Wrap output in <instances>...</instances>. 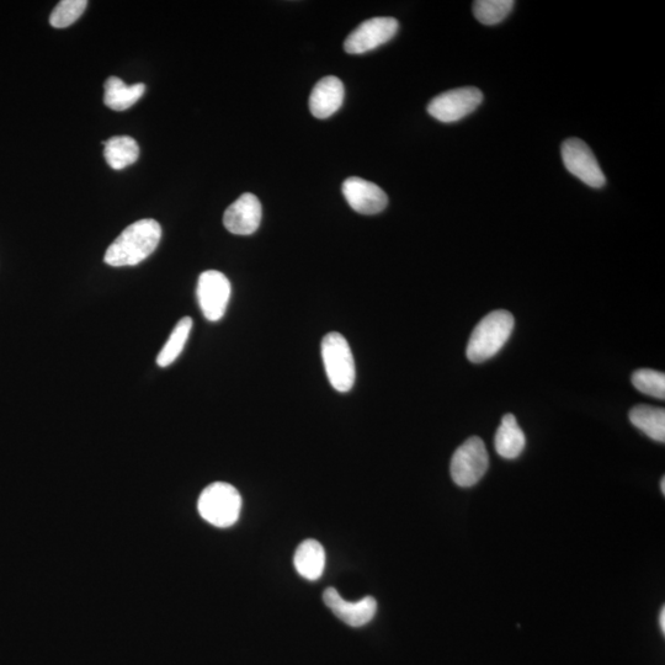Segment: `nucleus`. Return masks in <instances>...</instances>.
Segmentation results:
<instances>
[{
  "mask_svg": "<svg viewBox=\"0 0 665 665\" xmlns=\"http://www.w3.org/2000/svg\"><path fill=\"white\" fill-rule=\"evenodd\" d=\"M161 238L162 227L156 220L132 223L106 250L105 263L115 268L140 264L157 249Z\"/></svg>",
  "mask_w": 665,
  "mask_h": 665,
  "instance_id": "obj_1",
  "label": "nucleus"
},
{
  "mask_svg": "<svg viewBox=\"0 0 665 665\" xmlns=\"http://www.w3.org/2000/svg\"><path fill=\"white\" fill-rule=\"evenodd\" d=\"M514 324V317L508 311L489 313L473 329L467 345L468 360L480 364L496 356L507 344L513 333Z\"/></svg>",
  "mask_w": 665,
  "mask_h": 665,
  "instance_id": "obj_2",
  "label": "nucleus"
},
{
  "mask_svg": "<svg viewBox=\"0 0 665 665\" xmlns=\"http://www.w3.org/2000/svg\"><path fill=\"white\" fill-rule=\"evenodd\" d=\"M201 518L216 528H230L237 523L242 510V497L232 484L215 482L200 494Z\"/></svg>",
  "mask_w": 665,
  "mask_h": 665,
  "instance_id": "obj_3",
  "label": "nucleus"
},
{
  "mask_svg": "<svg viewBox=\"0 0 665 665\" xmlns=\"http://www.w3.org/2000/svg\"><path fill=\"white\" fill-rule=\"evenodd\" d=\"M322 359L334 390L349 392L354 387L356 370L348 340L340 333H328L322 342Z\"/></svg>",
  "mask_w": 665,
  "mask_h": 665,
  "instance_id": "obj_4",
  "label": "nucleus"
},
{
  "mask_svg": "<svg viewBox=\"0 0 665 665\" xmlns=\"http://www.w3.org/2000/svg\"><path fill=\"white\" fill-rule=\"evenodd\" d=\"M489 467V455L478 436L465 441L452 456L450 472L457 486L468 488L480 482Z\"/></svg>",
  "mask_w": 665,
  "mask_h": 665,
  "instance_id": "obj_5",
  "label": "nucleus"
},
{
  "mask_svg": "<svg viewBox=\"0 0 665 665\" xmlns=\"http://www.w3.org/2000/svg\"><path fill=\"white\" fill-rule=\"evenodd\" d=\"M231 292L230 280L221 271L207 270L200 275L196 296L207 321L217 322L226 315Z\"/></svg>",
  "mask_w": 665,
  "mask_h": 665,
  "instance_id": "obj_6",
  "label": "nucleus"
},
{
  "mask_svg": "<svg viewBox=\"0 0 665 665\" xmlns=\"http://www.w3.org/2000/svg\"><path fill=\"white\" fill-rule=\"evenodd\" d=\"M482 101L483 94L480 89L466 87L449 90L430 101L428 113L435 120L451 124L472 114Z\"/></svg>",
  "mask_w": 665,
  "mask_h": 665,
  "instance_id": "obj_7",
  "label": "nucleus"
},
{
  "mask_svg": "<svg viewBox=\"0 0 665 665\" xmlns=\"http://www.w3.org/2000/svg\"><path fill=\"white\" fill-rule=\"evenodd\" d=\"M561 151L563 163L569 173L592 188H603L606 183L605 175L587 143L578 138H569L563 143Z\"/></svg>",
  "mask_w": 665,
  "mask_h": 665,
  "instance_id": "obj_8",
  "label": "nucleus"
},
{
  "mask_svg": "<svg viewBox=\"0 0 665 665\" xmlns=\"http://www.w3.org/2000/svg\"><path fill=\"white\" fill-rule=\"evenodd\" d=\"M399 28L395 18L380 17L364 21L344 42V49L351 55H361L377 49L396 36Z\"/></svg>",
  "mask_w": 665,
  "mask_h": 665,
  "instance_id": "obj_9",
  "label": "nucleus"
},
{
  "mask_svg": "<svg viewBox=\"0 0 665 665\" xmlns=\"http://www.w3.org/2000/svg\"><path fill=\"white\" fill-rule=\"evenodd\" d=\"M345 200L359 214L376 215L386 209L388 198L379 185L361 178H349L342 186Z\"/></svg>",
  "mask_w": 665,
  "mask_h": 665,
  "instance_id": "obj_10",
  "label": "nucleus"
},
{
  "mask_svg": "<svg viewBox=\"0 0 665 665\" xmlns=\"http://www.w3.org/2000/svg\"><path fill=\"white\" fill-rule=\"evenodd\" d=\"M263 207L257 196L246 193L228 207L223 225L237 236H249L258 231L262 223Z\"/></svg>",
  "mask_w": 665,
  "mask_h": 665,
  "instance_id": "obj_11",
  "label": "nucleus"
},
{
  "mask_svg": "<svg viewBox=\"0 0 665 665\" xmlns=\"http://www.w3.org/2000/svg\"><path fill=\"white\" fill-rule=\"evenodd\" d=\"M324 603L338 619L351 627H361L374 619L377 611L376 600L366 597L356 603H350L340 597L337 589L327 588L323 594Z\"/></svg>",
  "mask_w": 665,
  "mask_h": 665,
  "instance_id": "obj_12",
  "label": "nucleus"
},
{
  "mask_svg": "<svg viewBox=\"0 0 665 665\" xmlns=\"http://www.w3.org/2000/svg\"><path fill=\"white\" fill-rule=\"evenodd\" d=\"M345 97L344 84L339 78L328 76L321 79L313 88L310 97V110L317 119H328L342 108Z\"/></svg>",
  "mask_w": 665,
  "mask_h": 665,
  "instance_id": "obj_13",
  "label": "nucleus"
},
{
  "mask_svg": "<svg viewBox=\"0 0 665 665\" xmlns=\"http://www.w3.org/2000/svg\"><path fill=\"white\" fill-rule=\"evenodd\" d=\"M294 565L301 577L317 581L326 568V551L317 540L303 541L295 552Z\"/></svg>",
  "mask_w": 665,
  "mask_h": 665,
  "instance_id": "obj_14",
  "label": "nucleus"
},
{
  "mask_svg": "<svg viewBox=\"0 0 665 665\" xmlns=\"http://www.w3.org/2000/svg\"><path fill=\"white\" fill-rule=\"evenodd\" d=\"M104 103L115 111H125L135 105L146 92V85L137 83L127 85L120 78L110 77L104 84Z\"/></svg>",
  "mask_w": 665,
  "mask_h": 665,
  "instance_id": "obj_15",
  "label": "nucleus"
},
{
  "mask_svg": "<svg viewBox=\"0 0 665 665\" xmlns=\"http://www.w3.org/2000/svg\"><path fill=\"white\" fill-rule=\"evenodd\" d=\"M494 443H496L498 455L507 460L516 459L524 451L526 444L525 434L519 427L518 420H516L514 414H507V416L503 417Z\"/></svg>",
  "mask_w": 665,
  "mask_h": 665,
  "instance_id": "obj_16",
  "label": "nucleus"
},
{
  "mask_svg": "<svg viewBox=\"0 0 665 665\" xmlns=\"http://www.w3.org/2000/svg\"><path fill=\"white\" fill-rule=\"evenodd\" d=\"M630 420L637 429L645 433L648 438L664 443L665 441V412L663 408L652 406H636L631 409Z\"/></svg>",
  "mask_w": 665,
  "mask_h": 665,
  "instance_id": "obj_17",
  "label": "nucleus"
},
{
  "mask_svg": "<svg viewBox=\"0 0 665 665\" xmlns=\"http://www.w3.org/2000/svg\"><path fill=\"white\" fill-rule=\"evenodd\" d=\"M104 157L111 168L122 170L136 163L140 147L130 136H115L105 142Z\"/></svg>",
  "mask_w": 665,
  "mask_h": 665,
  "instance_id": "obj_18",
  "label": "nucleus"
},
{
  "mask_svg": "<svg viewBox=\"0 0 665 665\" xmlns=\"http://www.w3.org/2000/svg\"><path fill=\"white\" fill-rule=\"evenodd\" d=\"M193 324V319L190 317L180 319L177 326L173 329L172 334H170L166 345H164L161 353L158 355L157 364L159 367L172 365L179 358V355L183 353L191 329H193Z\"/></svg>",
  "mask_w": 665,
  "mask_h": 665,
  "instance_id": "obj_19",
  "label": "nucleus"
},
{
  "mask_svg": "<svg viewBox=\"0 0 665 665\" xmlns=\"http://www.w3.org/2000/svg\"><path fill=\"white\" fill-rule=\"evenodd\" d=\"M514 4L513 0H477L473 3V14L483 25H497L508 18Z\"/></svg>",
  "mask_w": 665,
  "mask_h": 665,
  "instance_id": "obj_20",
  "label": "nucleus"
},
{
  "mask_svg": "<svg viewBox=\"0 0 665 665\" xmlns=\"http://www.w3.org/2000/svg\"><path fill=\"white\" fill-rule=\"evenodd\" d=\"M87 5V0H62L53 9L50 24L56 29L68 28L69 25L76 23L82 17Z\"/></svg>",
  "mask_w": 665,
  "mask_h": 665,
  "instance_id": "obj_21",
  "label": "nucleus"
},
{
  "mask_svg": "<svg viewBox=\"0 0 665 665\" xmlns=\"http://www.w3.org/2000/svg\"><path fill=\"white\" fill-rule=\"evenodd\" d=\"M633 386L645 395L654 398H665V375L656 370L642 369L637 370L632 375Z\"/></svg>",
  "mask_w": 665,
  "mask_h": 665,
  "instance_id": "obj_22",
  "label": "nucleus"
},
{
  "mask_svg": "<svg viewBox=\"0 0 665 665\" xmlns=\"http://www.w3.org/2000/svg\"><path fill=\"white\" fill-rule=\"evenodd\" d=\"M659 626L662 632L665 633V608H662L661 615H659Z\"/></svg>",
  "mask_w": 665,
  "mask_h": 665,
  "instance_id": "obj_23",
  "label": "nucleus"
},
{
  "mask_svg": "<svg viewBox=\"0 0 665 665\" xmlns=\"http://www.w3.org/2000/svg\"><path fill=\"white\" fill-rule=\"evenodd\" d=\"M661 489H662L663 496H665V478L664 477L662 478V481H661Z\"/></svg>",
  "mask_w": 665,
  "mask_h": 665,
  "instance_id": "obj_24",
  "label": "nucleus"
}]
</instances>
